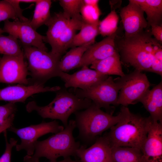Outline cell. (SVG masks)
Masks as SVG:
<instances>
[{
	"instance_id": "32",
	"label": "cell",
	"mask_w": 162,
	"mask_h": 162,
	"mask_svg": "<svg viewBox=\"0 0 162 162\" xmlns=\"http://www.w3.org/2000/svg\"><path fill=\"white\" fill-rule=\"evenodd\" d=\"M17 111L15 103H8L0 105V124L5 122L11 116L15 115Z\"/></svg>"
},
{
	"instance_id": "22",
	"label": "cell",
	"mask_w": 162,
	"mask_h": 162,
	"mask_svg": "<svg viewBox=\"0 0 162 162\" xmlns=\"http://www.w3.org/2000/svg\"><path fill=\"white\" fill-rule=\"evenodd\" d=\"M93 44H89L71 48L60 60L59 63L60 70L67 73L77 68L84 54L90 46Z\"/></svg>"
},
{
	"instance_id": "16",
	"label": "cell",
	"mask_w": 162,
	"mask_h": 162,
	"mask_svg": "<svg viewBox=\"0 0 162 162\" xmlns=\"http://www.w3.org/2000/svg\"><path fill=\"white\" fill-rule=\"evenodd\" d=\"M76 156L80 159L79 162H113L112 146L105 135L98 138L88 148L81 146Z\"/></svg>"
},
{
	"instance_id": "34",
	"label": "cell",
	"mask_w": 162,
	"mask_h": 162,
	"mask_svg": "<svg viewBox=\"0 0 162 162\" xmlns=\"http://www.w3.org/2000/svg\"><path fill=\"white\" fill-rule=\"evenodd\" d=\"M4 132L6 141V147L4 152L0 157V162H11L12 150L13 148L17 144V140L12 138L8 142L6 131Z\"/></svg>"
},
{
	"instance_id": "7",
	"label": "cell",
	"mask_w": 162,
	"mask_h": 162,
	"mask_svg": "<svg viewBox=\"0 0 162 162\" xmlns=\"http://www.w3.org/2000/svg\"><path fill=\"white\" fill-rule=\"evenodd\" d=\"M120 84L116 79L108 76L86 89L74 88L73 93L77 96L91 100L100 108H110L111 105H117Z\"/></svg>"
},
{
	"instance_id": "21",
	"label": "cell",
	"mask_w": 162,
	"mask_h": 162,
	"mask_svg": "<svg viewBox=\"0 0 162 162\" xmlns=\"http://www.w3.org/2000/svg\"><path fill=\"white\" fill-rule=\"evenodd\" d=\"M145 13L148 27L162 25V0H133Z\"/></svg>"
},
{
	"instance_id": "25",
	"label": "cell",
	"mask_w": 162,
	"mask_h": 162,
	"mask_svg": "<svg viewBox=\"0 0 162 162\" xmlns=\"http://www.w3.org/2000/svg\"><path fill=\"white\" fill-rule=\"evenodd\" d=\"M32 18L30 24L35 30L45 25L50 19V8L52 2L50 0H37Z\"/></svg>"
},
{
	"instance_id": "3",
	"label": "cell",
	"mask_w": 162,
	"mask_h": 162,
	"mask_svg": "<svg viewBox=\"0 0 162 162\" xmlns=\"http://www.w3.org/2000/svg\"><path fill=\"white\" fill-rule=\"evenodd\" d=\"M56 96L48 105L44 106H38L32 101L26 105L28 112L35 111L42 118L60 120L64 128L68 124V120L73 113L88 107L92 101L87 98L77 96L71 92L61 88L56 92Z\"/></svg>"
},
{
	"instance_id": "20",
	"label": "cell",
	"mask_w": 162,
	"mask_h": 162,
	"mask_svg": "<svg viewBox=\"0 0 162 162\" xmlns=\"http://www.w3.org/2000/svg\"><path fill=\"white\" fill-rule=\"evenodd\" d=\"M90 68L106 75H114L122 77L125 75L122 70L120 56L117 51L111 56L94 62Z\"/></svg>"
},
{
	"instance_id": "35",
	"label": "cell",
	"mask_w": 162,
	"mask_h": 162,
	"mask_svg": "<svg viewBox=\"0 0 162 162\" xmlns=\"http://www.w3.org/2000/svg\"><path fill=\"white\" fill-rule=\"evenodd\" d=\"M151 33L154 38L161 44L162 43V25H155L151 26Z\"/></svg>"
},
{
	"instance_id": "8",
	"label": "cell",
	"mask_w": 162,
	"mask_h": 162,
	"mask_svg": "<svg viewBox=\"0 0 162 162\" xmlns=\"http://www.w3.org/2000/svg\"><path fill=\"white\" fill-rule=\"evenodd\" d=\"M121 89L117 104L127 107L139 100L149 89L151 85L147 76L142 71L135 70L133 72L116 79Z\"/></svg>"
},
{
	"instance_id": "10",
	"label": "cell",
	"mask_w": 162,
	"mask_h": 162,
	"mask_svg": "<svg viewBox=\"0 0 162 162\" xmlns=\"http://www.w3.org/2000/svg\"><path fill=\"white\" fill-rule=\"evenodd\" d=\"M24 53L16 56L3 55L0 58V83L30 84L27 78L28 74L27 63Z\"/></svg>"
},
{
	"instance_id": "37",
	"label": "cell",
	"mask_w": 162,
	"mask_h": 162,
	"mask_svg": "<svg viewBox=\"0 0 162 162\" xmlns=\"http://www.w3.org/2000/svg\"><path fill=\"white\" fill-rule=\"evenodd\" d=\"M15 115L10 116L5 122L0 124V134L12 126Z\"/></svg>"
},
{
	"instance_id": "18",
	"label": "cell",
	"mask_w": 162,
	"mask_h": 162,
	"mask_svg": "<svg viewBox=\"0 0 162 162\" xmlns=\"http://www.w3.org/2000/svg\"><path fill=\"white\" fill-rule=\"evenodd\" d=\"M70 19L63 12H60L51 16L46 24L48 28L44 36V42L51 46L50 52L58 57L57 53L60 40Z\"/></svg>"
},
{
	"instance_id": "12",
	"label": "cell",
	"mask_w": 162,
	"mask_h": 162,
	"mask_svg": "<svg viewBox=\"0 0 162 162\" xmlns=\"http://www.w3.org/2000/svg\"><path fill=\"white\" fill-rule=\"evenodd\" d=\"M140 150L145 162H162V122L151 118L147 136Z\"/></svg>"
},
{
	"instance_id": "29",
	"label": "cell",
	"mask_w": 162,
	"mask_h": 162,
	"mask_svg": "<svg viewBox=\"0 0 162 162\" xmlns=\"http://www.w3.org/2000/svg\"><path fill=\"white\" fill-rule=\"evenodd\" d=\"M59 3L63 10V12L70 18L82 20L80 14L82 0H60Z\"/></svg>"
},
{
	"instance_id": "19",
	"label": "cell",
	"mask_w": 162,
	"mask_h": 162,
	"mask_svg": "<svg viewBox=\"0 0 162 162\" xmlns=\"http://www.w3.org/2000/svg\"><path fill=\"white\" fill-rule=\"evenodd\" d=\"M153 121L162 122V82L149 89L139 100Z\"/></svg>"
},
{
	"instance_id": "38",
	"label": "cell",
	"mask_w": 162,
	"mask_h": 162,
	"mask_svg": "<svg viewBox=\"0 0 162 162\" xmlns=\"http://www.w3.org/2000/svg\"><path fill=\"white\" fill-rule=\"evenodd\" d=\"M99 2L98 0H82L83 4L91 6L98 5Z\"/></svg>"
},
{
	"instance_id": "11",
	"label": "cell",
	"mask_w": 162,
	"mask_h": 162,
	"mask_svg": "<svg viewBox=\"0 0 162 162\" xmlns=\"http://www.w3.org/2000/svg\"><path fill=\"white\" fill-rule=\"evenodd\" d=\"M30 20L25 22L6 20L2 29L4 33H8L19 40L22 46H33L48 51L44 43V36L32 27L30 24Z\"/></svg>"
},
{
	"instance_id": "9",
	"label": "cell",
	"mask_w": 162,
	"mask_h": 162,
	"mask_svg": "<svg viewBox=\"0 0 162 162\" xmlns=\"http://www.w3.org/2000/svg\"><path fill=\"white\" fill-rule=\"evenodd\" d=\"M64 127L60 125L56 120L49 122H43L41 123L21 128L12 126L8 130L16 134L20 138L21 142L17 144L16 150L19 151L23 149L27 152V155H32L34 151V144L38 139L49 133H57L64 129Z\"/></svg>"
},
{
	"instance_id": "30",
	"label": "cell",
	"mask_w": 162,
	"mask_h": 162,
	"mask_svg": "<svg viewBox=\"0 0 162 162\" xmlns=\"http://www.w3.org/2000/svg\"><path fill=\"white\" fill-rule=\"evenodd\" d=\"M101 14L98 5L91 6L83 4L80 10L83 21L90 24L99 23Z\"/></svg>"
},
{
	"instance_id": "36",
	"label": "cell",
	"mask_w": 162,
	"mask_h": 162,
	"mask_svg": "<svg viewBox=\"0 0 162 162\" xmlns=\"http://www.w3.org/2000/svg\"><path fill=\"white\" fill-rule=\"evenodd\" d=\"M24 162H40L39 158L33 157L32 155L30 156L27 155L23 158ZM49 162H78V160H72L70 157H68L60 161H50Z\"/></svg>"
},
{
	"instance_id": "31",
	"label": "cell",
	"mask_w": 162,
	"mask_h": 162,
	"mask_svg": "<svg viewBox=\"0 0 162 162\" xmlns=\"http://www.w3.org/2000/svg\"><path fill=\"white\" fill-rule=\"evenodd\" d=\"M10 19L19 20L15 7L10 0L0 1V22Z\"/></svg>"
},
{
	"instance_id": "28",
	"label": "cell",
	"mask_w": 162,
	"mask_h": 162,
	"mask_svg": "<svg viewBox=\"0 0 162 162\" xmlns=\"http://www.w3.org/2000/svg\"><path fill=\"white\" fill-rule=\"evenodd\" d=\"M118 17L114 10L102 21H100L98 29L99 34L103 37L110 36L116 32L118 29Z\"/></svg>"
},
{
	"instance_id": "13",
	"label": "cell",
	"mask_w": 162,
	"mask_h": 162,
	"mask_svg": "<svg viewBox=\"0 0 162 162\" xmlns=\"http://www.w3.org/2000/svg\"><path fill=\"white\" fill-rule=\"evenodd\" d=\"M144 13L133 0H129L128 5L121 9L120 15L125 31L124 37L140 33L148 27Z\"/></svg>"
},
{
	"instance_id": "6",
	"label": "cell",
	"mask_w": 162,
	"mask_h": 162,
	"mask_svg": "<svg viewBox=\"0 0 162 162\" xmlns=\"http://www.w3.org/2000/svg\"><path fill=\"white\" fill-rule=\"evenodd\" d=\"M25 58L28 61L30 84H44L50 79L59 76L61 58L36 47L22 46Z\"/></svg>"
},
{
	"instance_id": "15",
	"label": "cell",
	"mask_w": 162,
	"mask_h": 162,
	"mask_svg": "<svg viewBox=\"0 0 162 162\" xmlns=\"http://www.w3.org/2000/svg\"><path fill=\"white\" fill-rule=\"evenodd\" d=\"M81 68V70L71 74L60 72L59 77L64 82L66 88L86 89L109 76L89 68L88 66Z\"/></svg>"
},
{
	"instance_id": "24",
	"label": "cell",
	"mask_w": 162,
	"mask_h": 162,
	"mask_svg": "<svg viewBox=\"0 0 162 162\" xmlns=\"http://www.w3.org/2000/svg\"><path fill=\"white\" fill-rule=\"evenodd\" d=\"M82 22L76 18L70 19L60 40L57 53L58 56L62 58L70 48L76 31L81 28Z\"/></svg>"
},
{
	"instance_id": "39",
	"label": "cell",
	"mask_w": 162,
	"mask_h": 162,
	"mask_svg": "<svg viewBox=\"0 0 162 162\" xmlns=\"http://www.w3.org/2000/svg\"><path fill=\"white\" fill-rule=\"evenodd\" d=\"M37 0H19L20 2L35 3Z\"/></svg>"
},
{
	"instance_id": "40",
	"label": "cell",
	"mask_w": 162,
	"mask_h": 162,
	"mask_svg": "<svg viewBox=\"0 0 162 162\" xmlns=\"http://www.w3.org/2000/svg\"><path fill=\"white\" fill-rule=\"evenodd\" d=\"M4 32L3 29L1 28L0 27V35L2 34Z\"/></svg>"
},
{
	"instance_id": "5",
	"label": "cell",
	"mask_w": 162,
	"mask_h": 162,
	"mask_svg": "<svg viewBox=\"0 0 162 162\" xmlns=\"http://www.w3.org/2000/svg\"><path fill=\"white\" fill-rule=\"evenodd\" d=\"M76 128L74 120H70L62 131L41 141H36L32 156L39 158L44 157L50 161H56L59 157L65 158L76 156V152L81 146L76 141L73 132Z\"/></svg>"
},
{
	"instance_id": "27",
	"label": "cell",
	"mask_w": 162,
	"mask_h": 162,
	"mask_svg": "<svg viewBox=\"0 0 162 162\" xmlns=\"http://www.w3.org/2000/svg\"><path fill=\"white\" fill-rule=\"evenodd\" d=\"M23 53L22 49L16 38L11 35H0V54L16 56Z\"/></svg>"
},
{
	"instance_id": "1",
	"label": "cell",
	"mask_w": 162,
	"mask_h": 162,
	"mask_svg": "<svg viewBox=\"0 0 162 162\" xmlns=\"http://www.w3.org/2000/svg\"><path fill=\"white\" fill-rule=\"evenodd\" d=\"M120 111L121 119L105 135L112 147H129L141 150L147 136L151 118L133 113L126 106H122Z\"/></svg>"
},
{
	"instance_id": "33",
	"label": "cell",
	"mask_w": 162,
	"mask_h": 162,
	"mask_svg": "<svg viewBox=\"0 0 162 162\" xmlns=\"http://www.w3.org/2000/svg\"><path fill=\"white\" fill-rule=\"evenodd\" d=\"M154 59L148 72L162 76V49L160 47L154 52Z\"/></svg>"
},
{
	"instance_id": "26",
	"label": "cell",
	"mask_w": 162,
	"mask_h": 162,
	"mask_svg": "<svg viewBox=\"0 0 162 162\" xmlns=\"http://www.w3.org/2000/svg\"><path fill=\"white\" fill-rule=\"evenodd\" d=\"M113 162H145L140 149L124 146L112 147Z\"/></svg>"
},
{
	"instance_id": "4",
	"label": "cell",
	"mask_w": 162,
	"mask_h": 162,
	"mask_svg": "<svg viewBox=\"0 0 162 162\" xmlns=\"http://www.w3.org/2000/svg\"><path fill=\"white\" fill-rule=\"evenodd\" d=\"M74 114L76 127L79 130L78 138L88 145L117 123L122 116L121 111L118 115L113 116L103 111L92 102L87 108Z\"/></svg>"
},
{
	"instance_id": "23",
	"label": "cell",
	"mask_w": 162,
	"mask_h": 162,
	"mask_svg": "<svg viewBox=\"0 0 162 162\" xmlns=\"http://www.w3.org/2000/svg\"><path fill=\"white\" fill-rule=\"evenodd\" d=\"M99 24H90L83 21L80 32L75 35L70 48L94 43L96 37L99 34Z\"/></svg>"
},
{
	"instance_id": "14",
	"label": "cell",
	"mask_w": 162,
	"mask_h": 162,
	"mask_svg": "<svg viewBox=\"0 0 162 162\" xmlns=\"http://www.w3.org/2000/svg\"><path fill=\"white\" fill-rule=\"evenodd\" d=\"M59 86H45L44 84L34 83L28 85L18 84L0 89V101L16 103H24L27 98L34 94L49 92H57Z\"/></svg>"
},
{
	"instance_id": "17",
	"label": "cell",
	"mask_w": 162,
	"mask_h": 162,
	"mask_svg": "<svg viewBox=\"0 0 162 162\" xmlns=\"http://www.w3.org/2000/svg\"><path fill=\"white\" fill-rule=\"evenodd\" d=\"M117 33V32L90 46L84 54L77 68L88 66L112 55L117 51L115 42Z\"/></svg>"
},
{
	"instance_id": "2",
	"label": "cell",
	"mask_w": 162,
	"mask_h": 162,
	"mask_svg": "<svg viewBox=\"0 0 162 162\" xmlns=\"http://www.w3.org/2000/svg\"><path fill=\"white\" fill-rule=\"evenodd\" d=\"M160 43L144 31L128 37L120 42L119 47L122 59L141 71H149L154 59V53Z\"/></svg>"
}]
</instances>
